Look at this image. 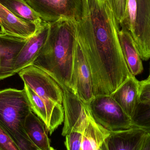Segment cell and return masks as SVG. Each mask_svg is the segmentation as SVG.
Listing matches in <instances>:
<instances>
[{"label":"cell","mask_w":150,"mask_h":150,"mask_svg":"<svg viewBox=\"0 0 150 150\" xmlns=\"http://www.w3.org/2000/svg\"><path fill=\"white\" fill-rule=\"evenodd\" d=\"M127 0H112V8L115 18L119 25L124 19Z\"/></svg>","instance_id":"cb8c5ba5"},{"label":"cell","mask_w":150,"mask_h":150,"mask_svg":"<svg viewBox=\"0 0 150 150\" xmlns=\"http://www.w3.org/2000/svg\"><path fill=\"white\" fill-rule=\"evenodd\" d=\"M63 91L64 124L62 135L66 137L73 131L83 132L90 116L86 105L77 95L66 87Z\"/></svg>","instance_id":"52a82bcc"},{"label":"cell","mask_w":150,"mask_h":150,"mask_svg":"<svg viewBox=\"0 0 150 150\" xmlns=\"http://www.w3.org/2000/svg\"><path fill=\"white\" fill-rule=\"evenodd\" d=\"M47 23L61 19L79 21L88 12V0H25Z\"/></svg>","instance_id":"5b68a950"},{"label":"cell","mask_w":150,"mask_h":150,"mask_svg":"<svg viewBox=\"0 0 150 150\" xmlns=\"http://www.w3.org/2000/svg\"><path fill=\"white\" fill-rule=\"evenodd\" d=\"M146 130L133 127L131 128L110 132L106 139L108 150H141L148 134Z\"/></svg>","instance_id":"7c38bea8"},{"label":"cell","mask_w":150,"mask_h":150,"mask_svg":"<svg viewBox=\"0 0 150 150\" xmlns=\"http://www.w3.org/2000/svg\"><path fill=\"white\" fill-rule=\"evenodd\" d=\"M122 52L129 73L132 76L140 74L144 70L142 59L130 33L121 28L118 32Z\"/></svg>","instance_id":"9a60e30c"},{"label":"cell","mask_w":150,"mask_h":150,"mask_svg":"<svg viewBox=\"0 0 150 150\" xmlns=\"http://www.w3.org/2000/svg\"><path fill=\"white\" fill-rule=\"evenodd\" d=\"M145 80L147 81H150V71H149V76L148 77L147 79H145Z\"/></svg>","instance_id":"83f0119b"},{"label":"cell","mask_w":150,"mask_h":150,"mask_svg":"<svg viewBox=\"0 0 150 150\" xmlns=\"http://www.w3.org/2000/svg\"><path fill=\"white\" fill-rule=\"evenodd\" d=\"M131 119L133 127L140 128L150 133V105L139 103Z\"/></svg>","instance_id":"ffe728a7"},{"label":"cell","mask_w":150,"mask_h":150,"mask_svg":"<svg viewBox=\"0 0 150 150\" xmlns=\"http://www.w3.org/2000/svg\"><path fill=\"white\" fill-rule=\"evenodd\" d=\"M77 37L90 68L94 96L111 95L131 76L122 52L112 0H88Z\"/></svg>","instance_id":"6da1fadb"},{"label":"cell","mask_w":150,"mask_h":150,"mask_svg":"<svg viewBox=\"0 0 150 150\" xmlns=\"http://www.w3.org/2000/svg\"><path fill=\"white\" fill-rule=\"evenodd\" d=\"M18 75L24 83L44 100H51L62 105L63 91L59 84L41 69L30 65L20 70Z\"/></svg>","instance_id":"8992f818"},{"label":"cell","mask_w":150,"mask_h":150,"mask_svg":"<svg viewBox=\"0 0 150 150\" xmlns=\"http://www.w3.org/2000/svg\"><path fill=\"white\" fill-rule=\"evenodd\" d=\"M32 112L24 89L8 88L0 91V125L21 150H38L26 134L25 121Z\"/></svg>","instance_id":"3957f363"},{"label":"cell","mask_w":150,"mask_h":150,"mask_svg":"<svg viewBox=\"0 0 150 150\" xmlns=\"http://www.w3.org/2000/svg\"><path fill=\"white\" fill-rule=\"evenodd\" d=\"M141 150H150V133L147 134Z\"/></svg>","instance_id":"484cf974"},{"label":"cell","mask_w":150,"mask_h":150,"mask_svg":"<svg viewBox=\"0 0 150 150\" xmlns=\"http://www.w3.org/2000/svg\"><path fill=\"white\" fill-rule=\"evenodd\" d=\"M50 150H55V149H54V148H51V149H50Z\"/></svg>","instance_id":"f1b7e54d"},{"label":"cell","mask_w":150,"mask_h":150,"mask_svg":"<svg viewBox=\"0 0 150 150\" xmlns=\"http://www.w3.org/2000/svg\"><path fill=\"white\" fill-rule=\"evenodd\" d=\"M139 103L150 105V81H139Z\"/></svg>","instance_id":"d4e9b609"},{"label":"cell","mask_w":150,"mask_h":150,"mask_svg":"<svg viewBox=\"0 0 150 150\" xmlns=\"http://www.w3.org/2000/svg\"><path fill=\"white\" fill-rule=\"evenodd\" d=\"M143 60L150 59V0H137L134 33L132 35Z\"/></svg>","instance_id":"9c48e42d"},{"label":"cell","mask_w":150,"mask_h":150,"mask_svg":"<svg viewBox=\"0 0 150 150\" xmlns=\"http://www.w3.org/2000/svg\"><path fill=\"white\" fill-rule=\"evenodd\" d=\"M96 123L90 115L83 133L81 150H97L110 134Z\"/></svg>","instance_id":"e0dca14e"},{"label":"cell","mask_w":150,"mask_h":150,"mask_svg":"<svg viewBox=\"0 0 150 150\" xmlns=\"http://www.w3.org/2000/svg\"><path fill=\"white\" fill-rule=\"evenodd\" d=\"M83 133L80 131H73L66 136L65 142L67 150H81Z\"/></svg>","instance_id":"603a6c76"},{"label":"cell","mask_w":150,"mask_h":150,"mask_svg":"<svg viewBox=\"0 0 150 150\" xmlns=\"http://www.w3.org/2000/svg\"><path fill=\"white\" fill-rule=\"evenodd\" d=\"M28 39L0 33V80L16 74L17 57Z\"/></svg>","instance_id":"30bf717a"},{"label":"cell","mask_w":150,"mask_h":150,"mask_svg":"<svg viewBox=\"0 0 150 150\" xmlns=\"http://www.w3.org/2000/svg\"><path fill=\"white\" fill-rule=\"evenodd\" d=\"M137 6V0H127L125 17L119 25L121 28L127 29L132 35L134 30Z\"/></svg>","instance_id":"44dd1931"},{"label":"cell","mask_w":150,"mask_h":150,"mask_svg":"<svg viewBox=\"0 0 150 150\" xmlns=\"http://www.w3.org/2000/svg\"><path fill=\"white\" fill-rule=\"evenodd\" d=\"M0 4L20 19L41 24L43 21L25 0H0Z\"/></svg>","instance_id":"ac0fdd59"},{"label":"cell","mask_w":150,"mask_h":150,"mask_svg":"<svg viewBox=\"0 0 150 150\" xmlns=\"http://www.w3.org/2000/svg\"><path fill=\"white\" fill-rule=\"evenodd\" d=\"M85 105L94 122L110 132L133 127L131 117L111 95L94 96Z\"/></svg>","instance_id":"277c9868"},{"label":"cell","mask_w":150,"mask_h":150,"mask_svg":"<svg viewBox=\"0 0 150 150\" xmlns=\"http://www.w3.org/2000/svg\"><path fill=\"white\" fill-rule=\"evenodd\" d=\"M74 79L76 95L85 104L94 97L90 67L77 40L74 65Z\"/></svg>","instance_id":"ba28073f"},{"label":"cell","mask_w":150,"mask_h":150,"mask_svg":"<svg viewBox=\"0 0 150 150\" xmlns=\"http://www.w3.org/2000/svg\"><path fill=\"white\" fill-rule=\"evenodd\" d=\"M139 81L131 75L111 96L132 118L139 104Z\"/></svg>","instance_id":"5bb4252c"},{"label":"cell","mask_w":150,"mask_h":150,"mask_svg":"<svg viewBox=\"0 0 150 150\" xmlns=\"http://www.w3.org/2000/svg\"><path fill=\"white\" fill-rule=\"evenodd\" d=\"M50 25L43 21L35 33L27 39L18 54L15 65V73L31 65L45 45L49 33Z\"/></svg>","instance_id":"8fae6325"},{"label":"cell","mask_w":150,"mask_h":150,"mask_svg":"<svg viewBox=\"0 0 150 150\" xmlns=\"http://www.w3.org/2000/svg\"><path fill=\"white\" fill-rule=\"evenodd\" d=\"M24 89L28 97L32 111L44 122L47 129L49 121L47 108L45 101L26 85L24 84Z\"/></svg>","instance_id":"d6986e66"},{"label":"cell","mask_w":150,"mask_h":150,"mask_svg":"<svg viewBox=\"0 0 150 150\" xmlns=\"http://www.w3.org/2000/svg\"><path fill=\"white\" fill-rule=\"evenodd\" d=\"M149 58L150 59V52H149Z\"/></svg>","instance_id":"f546056e"},{"label":"cell","mask_w":150,"mask_h":150,"mask_svg":"<svg viewBox=\"0 0 150 150\" xmlns=\"http://www.w3.org/2000/svg\"><path fill=\"white\" fill-rule=\"evenodd\" d=\"M24 128L29 139L38 149H51L48 130L44 122L33 112H31L25 119Z\"/></svg>","instance_id":"2e32d148"},{"label":"cell","mask_w":150,"mask_h":150,"mask_svg":"<svg viewBox=\"0 0 150 150\" xmlns=\"http://www.w3.org/2000/svg\"><path fill=\"white\" fill-rule=\"evenodd\" d=\"M48 23L46 42L32 65L45 71L61 87H66L77 95L74 65L77 21L63 18Z\"/></svg>","instance_id":"7a4b0ae2"},{"label":"cell","mask_w":150,"mask_h":150,"mask_svg":"<svg viewBox=\"0 0 150 150\" xmlns=\"http://www.w3.org/2000/svg\"><path fill=\"white\" fill-rule=\"evenodd\" d=\"M101 1H105V0H101Z\"/></svg>","instance_id":"4dcf8cb0"},{"label":"cell","mask_w":150,"mask_h":150,"mask_svg":"<svg viewBox=\"0 0 150 150\" xmlns=\"http://www.w3.org/2000/svg\"><path fill=\"white\" fill-rule=\"evenodd\" d=\"M97 150H108L107 145L106 142V139L102 143V144L99 146L98 149Z\"/></svg>","instance_id":"4316f807"},{"label":"cell","mask_w":150,"mask_h":150,"mask_svg":"<svg viewBox=\"0 0 150 150\" xmlns=\"http://www.w3.org/2000/svg\"><path fill=\"white\" fill-rule=\"evenodd\" d=\"M40 25L18 18L0 4V33L28 39Z\"/></svg>","instance_id":"4fadbf2b"},{"label":"cell","mask_w":150,"mask_h":150,"mask_svg":"<svg viewBox=\"0 0 150 150\" xmlns=\"http://www.w3.org/2000/svg\"><path fill=\"white\" fill-rule=\"evenodd\" d=\"M0 150H21L9 134L1 125Z\"/></svg>","instance_id":"7402d4cb"}]
</instances>
